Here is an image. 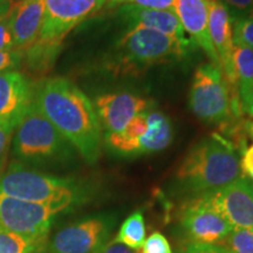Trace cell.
<instances>
[{
    "mask_svg": "<svg viewBox=\"0 0 253 253\" xmlns=\"http://www.w3.org/2000/svg\"><path fill=\"white\" fill-rule=\"evenodd\" d=\"M245 129H246V131L249 132V135L253 137V122H246Z\"/></svg>",
    "mask_w": 253,
    "mask_h": 253,
    "instance_id": "obj_36",
    "label": "cell"
},
{
    "mask_svg": "<svg viewBox=\"0 0 253 253\" xmlns=\"http://www.w3.org/2000/svg\"><path fill=\"white\" fill-rule=\"evenodd\" d=\"M141 253H172L169 242L162 233L154 232L144 240Z\"/></svg>",
    "mask_w": 253,
    "mask_h": 253,
    "instance_id": "obj_26",
    "label": "cell"
},
{
    "mask_svg": "<svg viewBox=\"0 0 253 253\" xmlns=\"http://www.w3.org/2000/svg\"><path fill=\"white\" fill-rule=\"evenodd\" d=\"M109 6L115 5H134L138 7L154 8V9H167L173 11L175 0H108Z\"/></svg>",
    "mask_w": 253,
    "mask_h": 253,
    "instance_id": "obj_25",
    "label": "cell"
},
{
    "mask_svg": "<svg viewBox=\"0 0 253 253\" xmlns=\"http://www.w3.org/2000/svg\"><path fill=\"white\" fill-rule=\"evenodd\" d=\"M190 108L202 121L218 125L225 123L231 112V94L223 72L213 63H205L196 69L189 96Z\"/></svg>",
    "mask_w": 253,
    "mask_h": 253,
    "instance_id": "obj_7",
    "label": "cell"
},
{
    "mask_svg": "<svg viewBox=\"0 0 253 253\" xmlns=\"http://www.w3.org/2000/svg\"><path fill=\"white\" fill-rule=\"evenodd\" d=\"M43 0H19L9 9L14 49L26 50L39 38L43 21Z\"/></svg>",
    "mask_w": 253,
    "mask_h": 253,
    "instance_id": "obj_16",
    "label": "cell"
},
{
    "mask_svg": "<svg viewBox=\"0 0 253 253\" xmlns=\"http://www.w3.org/2000/svg\"><path fill=\"white\" fill-rule=\"evenodd\" d=\"M205 1H212V0H205Z\"/></svg>",
    "mask_w": 253,
    "mask_h": 253,
    "instance_id": "obj_37",
    "label": "cell"
},
{
    "mask_svg": "<svg viewBox=\"0 0 253 253\" xmlns=\"http://www.w3.org/2000/svg\"><path fill=\"white\" fill-rule=\"evenodd\" d=\"M112 216H91L61 227L48 240L46 253H95L116 225Z\"/></svg>",
    "mask_w": 253,
    "mask_h": 253,
    "instance_id": "obj_9",
    "label": "cell"
},
{
    "mask_svg": "<svg viewBox=\"0 0 253 253\" xmlns=\"http://www.w3.org/2000/svg\"><path fill=\"white\" fill-rule=\"evenodd\" d=\"M95 253H141L138 250H134L128 248V246L122 244V243L116 242L115 239L107 242Z\"/></svg>",
    "mask_w": 253,
    "mask_h": 253,
    "instance_id": "obj_31",
    "label": "cell"
},
{
    "mask_svg": "<svg viewBox=\"0 0 253 253\" xmlns=\"http://www.w3.org/2000/svg\"><path fill=\"white\" fill-rule=\"evenodd\" d=\"M233 68L243 109L253 94V49L246 46L235 45Z\"/></svg>",
    "mask_w": 253,
    "mask_h": 253,
    "instance_id": "obj_20",
    "label": "cell"
},
{
    "mask_svg": "<svg viewBox=\"0 0 253 253\" xmlns=\"http://www.w3.org/2000/svg\"><path fill=\"white\" fill-rule=\"evenodd\" d=\"M41 245L0 227V253H36Z\"/></svg>",
    "mask_w": 253,
    "mask_h": 253,
    "instance_id": "obj_22",
    "label": "cell"
},
{
    "mask_svg": "<svg viewBox=\"0 0 253 253\" xmlns=\"http://www.w3.org/2000/svg\"><path fill=\"white\" fill-rule=\"evenodd\" d=\"M148 130L140 141L138 155L156 153L166 149L172 140V129L169 119L157 110L147 112Z\"/></svg>",
    "mask_w": 253,
    "mask_h": 253,
    "instance_id": "obj_18",
    "label": "cell"
},
{
    "mask_svg": "<svg viewBox=\"0 0 253 253\" xmlns=\"http://www.w3.org/2000/svg\"><path fill=\"white\" fill-rule=\"evenodd\" d=\"M243 110H245L246 113H249L253 118V94L251 95V97H250L245 106L243 107Z\"/></svg>",
    "mask_w": 253,
    "mask_h": 253,
    "instance_id": "obj_35",
    "label": "cell"
},
{
    "mask_svg": "<svg viewBox=\"0 0 253 253\" xmlns=\"http://www.w3.org/2000/svg\"><path fill=\"white\" fill-rule=\"evenodd\" d=\"M33 100L45 118L88 163L97 161L102 130L97 114L87 95L65 78L39 82Z\"/></svg>",
    "mask_w": 253,
    "mask_h": 253,
    "instance_id": "obj_1",
    "label": "cell"
},
{
    "mask_svg": "<svg viewBox=\"0 0 253 253\" xmlns=\"http://www.w3.org/2000/svg\"><path fill=\"white\" fill-rule=\"evenodd\" d=\"M240 172L243 175L249 177L253 182V144L249 145L246 149L243 151L242 160L239 161Z\"/></svg>",
    "mask_w": 253,
    "mask_h": 253,
    "instance_id": "obj_30",
    "label": "cell"
},
{
    "mask_svg": "<svg viewBox=\"0 0 253 253\" xmlns=\"http://www.w3.org/2000/svg\"><path fill=\"white\" fill-rule=\"evenodd\" d=\"M181 226L190 243L202 245H219L233 230L221 214L196 199L183 209Z\"/></svg>",
    "mask_w": 253,
    "mask_h": 253,
    "instance_id": "obj_12",
    "label": "cell"
},
{
    "mask_svg": "<svg viewBox=\"0 0 253 253\" xmlns=\"http://www.w3.org/2000/svg\"><path fill=\"white\" fill-rule=\"evenodd\" d=\"M219 246L230 253H253V231L233 229Z\"/></svg>",
    "mask_w": 253,
    "mask_h": 253,
    "instance_id": "obj_23",
    "label": "cell"
},
{
    "mask_svg": "<svg viewBox=\"0 0 253 253\" xmlns=\"http://www.w3.org/2000/svg\"><path fill=\"white\" fill-rule=\"evenodd\" d=\"M181 253H230L219 245H202L190 243Z\"/></svg>",
    "mask_w": 253,
    "mask_h": 253,
    "instance_id": "obj_32",
    "label": "cell"
},
{
    "mask_svg": "<svg viewBox=\"0 0 253 253\" xmlns=\"http://www.w3.org/2000/svg\"><path fill=\"white\" fill-rule=\"evenodd\" d=\"M120 14L131 25V27L143 26L175 38L186 45L191 46L194 43L191 38L186 36L184 28L173 11L144 8L134 5H121Z\"/></svg>",
    "mask_w": 253,
    "mask_h": 253,
    "instance_id": "obj_17",
    "label": "cell"
},
{
    "mask_svg": "<svg viewBox=\"0 0 253 253\" xmlns=\"http://www.w3.org/2000/svg\"><path fill=\"white\" fill-rule=\"evenodd\" d=\"M23 50H0V74L15 71L23 60Z\"/></svg>",
    "mask_w": 253,
    "mask_h": 253,
    "instance_id": "obj_27",
    "label": "cell"
},
{
    "mask_svg": "<svg viewBox=\"0 0 253 253\" xmlns=\"http://www.w3.org/2000/svg\"><path fill=\"white\" fill-rule=\"evenodd\" d=\"M212 209L237 230L253 231V183L239 177L223 188L203 192L195 198Z\"/></svg>",
    "mask_w": 253,
    "mask_h": 253,
    "instance_id": "obj_10",
    "label": "cell"
},
{
    "mask_svg": "<svg viewBox=\"0 0 253 253\" xmlns=\"http://www.w3.org/2000/svg\"><path fill=\"white\" fill-rule=\"evenodd\" d=\"M239 176V158L235 148L219 136L195 145L176 172L179 188L199 194L223 188Z\"/></svg>",
    "mask_w": 253,
    "mask_h": 253,
    "instance_id": "obj_2",
    "label": "cell"
},
{
    "mask_svg": "<svg viewBox=\"0 0 253 253\" xmlns=\"http://www.w3.org/2000/svg\"><path fill=\"white\" fill-rule=\"evenodd\" d=\"M115 240L140 251L145 240V223L141 211H135L123 221Z\"/></svg>",
    "mask_w": 253,
    "mask_h": 253,
    "instance_id": "obj_21",
    "label": "cell"
},
{
    "mask_svg": "<svg viewBox=\"0 0 253 253\" xmlns=\"http://www.w3.org/2000/svg\"><path fill=\"white\" fill-rule=\"evenodd\" d=\"M12 7L11 0H0V17L7 14Z\"/></svg>",
    "mask_w": 253,
    "mask_h": 253,
    "instance_id": "obj_34",
    "label": "cell"
},
{
    "mask_svg": "<svg viewBox=\"0 0 253 253\" xmlns=\"http://www.w3.org/2000/svg\"><path fill=\"white\" fill-rule=\"evenodd\" d=\"M147 112L131 119L122 131L106 135V142L110 149L121 155H138L140 141L148 130Z\"/></svg>",
    "mask_w": 253,
    "mask_h": 253,
    "instance_id": "obj_19",
    "label": "cell"
},
{
    "mask_svg": "<svg viewBox=\"0 0 253 253\" xmlns=\"http://www.w3.org/2000/svg\"><path fill=\"white\" fill-rule=\"evenodd\" d=\"M232 37L235 45L253 49V12L245 17L232 19Z\"/></svg>",
    "mask_w": 253,
    "mask_h": 253,
    "instance_id": "obj_24",
    "label": "cell"
},
{
    "mask_svg": "<svg viewBox=\"0 0 253 253\" xmlns=\"http://www.w3.org/2000/svg\"><path fill=\"white\" fill-rule=\"evenodd\" d=\"M13 153L20 162L49 164L65 161L71 150L69 142L45 118L33 100L15 128Z\"/></svg>",
    "mask_w": 253,
    "mask_h": 253,
    "instance_id": "obj_6",
    "label": "cell"
},
{
    "mask_svg": "<svg viewBox=\"0 0 253 253\" xmlns=\"http://www.w3.org/2000/svg\"><path fill=\"white\" fill-rule=\"evenodd\" d=\"M34 90L23 73L0 74V123L17 128L19 121L33 102Z\"/></svg>",
    "mask_w": 253,
    "mask_h": 253,
    "instance_id": "obj_14",
    "label": "cell"
},
{
    "mask_svg": "<svg viewBox=\"0 0 253 253\" xmlns=\"http://www.w3.org/2000/svg\"><path fill=\"white\" fill-rule=\"evenodd\" d=\"M14 130V126L6 125V123H0V175L5 170L4 166L6 163V158H7L9 143H11Z\"/></svg>",
    "mask_w": 253,
    "mask_h": 253,
    "instance_id": "obj_28",
    "label": "cell"
},
{
    "mask_svg": "<svg viewBox=\"0 0 253 253\" xmlns=\"http://www.w3.org/2000/svg\"><path fill=\"white\" fill-rule=\"evenodd\" d=\"M209 34L219 59V66L223 72L232 99H239L237 88L235 68H233V43L232 18L229 8L220 0L209 1Z\"/></svg>",
    "mask_w": 253,
    "mask_h": 253,
    "instance_id": "obj_11",
    "label": "cell"
},
{
    "mask_svg": "<svg viewBox=\"0 0 253 253\" xmlns=\"http://www.w3.org/2000/svg\"><path fill=\"white\" fill-rule=\"evenodd\" d=\"M148 107L147 100L128 93L104 94L95 100V112L106 135L122 131L131 119L147 112Z\"/></svg>",
    "mask_w": 253,
    "mask_h": 253,
    "instance_id": "obj_13",
    "label": "cell"
},
{
    "mask_svg": "<svg viewBox=\"0 0 253 253\" xmlns=\"http://www.w3.org/2000/svg\"><path fill=\"white\" fill-rule=\"evenodd\" d=\"M108 0H43L45 13L39 38L28 47V62L36 69H47L54 62L65 38Z\"/></svg>",
    "mask_w": 253,
    "mask_h": 253,
    "instance_id": "obj_4",
    "label": "cell"
},
{
    "mask_svg": "<svg viewBox=\"0 0 253 253\" xmlns=\"http://www.w3.org/2000/svg\"><path fill=\"white\" fill-rule=\"evenodd\" d=\"M62 211L0 195V227L43 244L55 217Z\"/></svg>",
    "mask_w": 253,
    "mask_h": 253,
    "instance_id": "obj_8",
    "label": "cell"
},
{
    "mask_svg": "<svg viewBox=\"0 0 253 253\" xmlns=\"http://www.w3.org/2000/svg\"><path fill=\"white\" fill-rule=\"evenodd\" d=\"M224 5L242 14H250L253 12V0H220Z\"/></svg>",
    "mask_w": 253,
    "mask_h": 253,
    "instance_id": "obj_33",
    "label": "cell"
},
{
    "mask_svg": "<svg viewBox=\"0 0 253 253\" xmlns=\"http://www.w3.org/2000/svg\"><path fill=\"white\" fill-rule=\"evenodd\" d=\"M173 12L185 33L204 50L211 63L220 68L219 59L209 34V1L205 0H175Z\"/></svg>",
    "mask_w": 253,
    "mask_h": 253,
    "instance_id": "obj_15",
    "label": "cell"
},
{
    "mask_svg": "<svg viewBox=\"0 0 253 253\" xmlns=\"http://www.w3.org/2000/svg\"><path fill=\"white\" fill-rule=\"evenodd\" d=\"M190 45L143 26L131 27L115 47L109 67L116 75H137L158 63L182 59Z\"/></svg>",
    "mask_w": 253,
    "mask_h": 253,
    "instance_id": "obj_5",
    "label": "cell"
},
{
    "mask_svg": "<svg viewBox=\"0 0 253 253\" xmlns=\"http://www.w3.org/2000/svg\"><path fill=\"white\" fill-rule=\"evenodd\" d=\"M14 49L13 37L9 27V12L0 17V50Z\"/></svg>",
    "mask_w": 253,
    "mask_h": 253,
    "instance_id": "obj_29",
    "label": "cell"
},
{
    "mask_svg": "<svg viewBox=\"0 0 253 253\" xmlns=\"http://www.w3.org/2000/svg\"><path fill=\"white\" fill-rule=\"evenodd\" d=\"M0 195L67 211L84 199V192L71 179L49 176L19 161H12L0 175Z\"/></svg>",
    "mask_w": 253,
    "mask_h": 253,
    "instance_id": "obj_3",
    "label": "cell"
}]
</instances>
